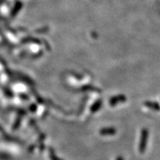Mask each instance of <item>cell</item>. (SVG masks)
<instances>
[{"label":"cell","mask_w":160,"mask_h":160,"mask_svg":"<svg viewBox=\"0 0 160 160\" xmlns=\"http://www.w3.org/2000/svg\"><path fill=\"white\" fill-rule=\"evenodd\" d=\"M148 136L149 132L148 131V129H142L139 145V151L141 153H143L145 151L146 148H147V142L148 139Z\"/></svg>","instance_id":"6da1fadb"},{"label":"cell","mask_w":160,"mask_h":160,"mask_svg":"<svg viewBox=\"0 0 160 160\" xmlns=\"http://www.w3.org/2000/svg\"><path fill=\"white\" fill-rule=\"evenodd\" d=\"M127 98L125 95H117L111 97L109 100V104L111 106H115L119 103L125 102Z\"/></svg>","instance_id":"7a4b0ae2"},{"label":"cell","mask_w":160,"mask_h":160,"mask_svg":"<svg viewBox=\"0 0 160 160\" xmlns=\"http://www.w3.org/2000/svg\"><path fill=\"white\" fill-rule=\"evenodd\" d=\"M116 133H117V130L112 127L104 128L99 131V133L102 136H113L115 135Z\"/></svg>","instance_id":"3957f363"},{"label":"cell","mask_w":160,"mask_h":160,"mask_svg":"<svg viewBox=\"0 0 160 160\" xmlns=\"http://www.w3.org/2000/svg\"><path fill=\"white\" fill-rule=\"evenodd\" d=\"M144 105H145V107H147L148 108H150L153 111H160V105L157 102H151V101H146Z\"/></svg>","instance_id":"277c9868"},{"label":"cell","mask_w":160,"mask_h":160,"mask_svg":"<svg viewBox=\"0 0 160 160\" xmlns=\"http://www.w3.org/2000/svg\"><path fill=\"white\" fill-rule=\"evenodd\" d=\"M102 105V101L101 99L97 100V101L96 102L93 103V105L91 106V111L92 112V113H95V112L98 111L100 108H101Z\"/></svg>","instance_id":"5b68a950"},{"label":"cell","mask_w":160,"mask_h":160,"mask_svg":"<svg viewBox=\"0 0 160 160\" xmlns=\"http://www.w3.org/2000/svg\"><path fill=\"white\" fill-rule=\"evenodd\" d=\"M116 160H124V159L122 157H118Z\"/></svg>","instance_id":"8992f818"}]
</instances>
